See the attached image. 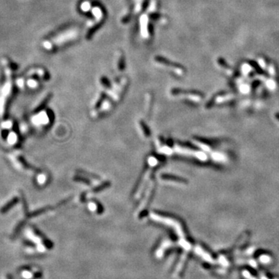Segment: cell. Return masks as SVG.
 <instances>
[{"mask_svg": "<svg viewBox=\"0 0 279 279\" xmlns=\"http://www.w3.org/2000/svg\"><path fill=\"white\" fill-rule=\"evenodd\" d=\"M17 202H18V199H17V198H14V199H13L12 200H10V202H8L7 204H6V206H4L1 209L0 212H2V213H6V212H8L13 206H15Z\"/></svg>", "mask_w": 279, "mask_h": 279, "instance_id": "cell-1", "label": "cell"}, {"mask_svg": "<svg viewBox=\"0 0 279 279\" xmlns=\"http://www.w3.org/2000/svg\"><path fill=\"white\" fill-rule=\"evenodd\" d=\"M212 158L215 161H223V160H224V156L222 155V154H217V153H215V154H212Z\"/></svg>", "mask_w": 279, "mask_h": 279, "instance_id": "cell-2", "label": "cell"}, {"mask_svg": "<svg viewBox=\"0 0 279 279\" xmlns=\"http://www.w3.org/2000/svg\"><path fill=\"white\" fill-rule=\"evenodd\" d=\"M6 279H13V275H12L11 274H8L7 275H6Z\"/></svg>", "mask_w": 279, "mask_h": 279, "instance_id": "cell-3", "label": "cell"}, {"mask_svg": "<svg viewBox=\"0 0 279 279\" xmlns=\"http://www.w3.org/2000/svg\"><path fill=\"white\" fill-rule=\"evenodd\" d=\"M277 117H278V119L279 120V115H277Z\"/></svg>", "mask_w": 279, "mask_h": 279, "instance_id": "cell-4", "label": "cell"}]
</instances>
